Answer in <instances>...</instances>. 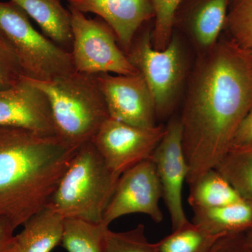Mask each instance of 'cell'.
Listing matches in <instances>:
<instances>
[{
	"label": "cell",
	"instance_id": "10",
	"mask_svg": "<svg viewBox=\"0 0 252 252\" xmlns=\"http://www.w3.org/2000/svg\"><path fill=\"white\" fill-rule=\"evenodd\" d=\"M157 170L162 199L171 220L172 230L188 223L182 192L189 174V165L182 144L180 119L175 118L165 126V134L151 158Z\"/></svg>",
	"mask_w": 252,
	"mask_h": 252
},
{
	"label": "cell",
	"instance_id": "26",
	"mask_svg": "<svg viewBox=\"0 0 252 252\" xmlns=\"http://www.w3.org/2000/svg\"><path fill=\"white\" fill-rule=\"evenodd\" d=\"M16 227L4 217H0V252H18Z\"/></svg>",
	"mask_w": 252,
	"mask_h": 252
},
{
	"label": "cell",
	"instance_id": "13",
	"mask_svg": "<svg viewBox=\"0 0 252 252\" xmlns=\"http://www.w3.org/2000/svg\"><path fill=\"white\" fill-rule=\"evenodd\" d=\"M69 7L83 14L91 13L103 20L117 36L127 54L141 28L154 21L152 0H67Z\"/></svg>",
	"mask_w": 252,
	"mask_h": 252
},
{
	"label": "cell",
	"instance_id": "17",
	"mask_svg": "<svg viewBox=\"0 0 252 252\" xmlns=\"http://www.w3.org/2000/svg\"><path fill=\"white\" fill-rule=\"evenodd\" d=\"M193 211L191 222L212 234H240L252 228V204L250 200Z\"/></svg>",
	"mask_w": 252,
	"mask_h": 252
},
{
	"label": "cell",
	"instance_id": "7",
	"mask_svg": "<svg viewBox=\"0 0 252 252\" xmlns=\"http://www.w3.org/2000/svg\"><path fill=\"white\" fill-rule=\"evenodd\" d=\"M70 12L71 54L76 72L97 75L103 73L132 75L138 71L118 42L117 36L103 20L68 8Z\"/></svg>",
	"mask_w": 252,
	"mask_h": 252
},
{
	"label": "cell",
	"instance_id": "8",
	"mask_svg": "<svg viewBox=\"0 0 252 252\" xmlns=\"http://www.w3.org/2000/svg\"><path fill=\"white\" fill-rule=\"evenodd\" d=\"M165 131V126L162 125L141 127L109 117L92 142L109 169L121 176L151 159Z\"/></svg>",
	"mask_w": 252,
	"mask_h": 252
},
{
	"label": "cell",
	"instance_id": "23",
	"mask_svg": "<svg viewBox=\"0 0 252 252\" xmlns=\"http://www.w3.org/2000/svg\"><path fill=\"white\" fill-rule=\"evenodd\" d=\"M155 17L152 32L154 48L167 47L174 34V21L177 10L183 0H152Z\"/></svg>",
	"mask_w": 252,
	"mask_h": 252
},
{
	"label": "cell",
	"instance_id": "4",
	"mask_svg": "<svg viewBox=\"0 0 252 252\" xmlns=\"http://www.w3.org/2000/svg\"><path fill=\"white\" fill-rule=\"evenodd\" d=\"M119 177L91 141L78 149L47 206L64 220L102 223Z\"/></svg>",
	"mask_w": 252,
	"mask_h": 252
},
{
	"label": "cell",
	"instance_id": "11",
	"mask_svg": "<svg viewBox=\"0 0 252 252\" xmlns=\"http://www.w3.org/2000/svg\"><path fill=\"white\" fill-rule=\"evenodd\" d=\"M96 77L109 117L141 127L157 126L153 97L140 72L132 75L103 73Z\"/></svg>",
	"mask_w": 252,
	"mask_h": 252
},
{
	"label": "cell",
	"instance_id": "21",
	"mask_svg": "<svg viewBox=\"0 0 252 252\" xmlns=\"http://www.w3.org/2000/svg\"><path fill=\"white\" fill-rule=\"evenodd\" d=\"M107 228L102 223L64 220L61 245L67 252H105L104 235Z\"/></svg>",
	"mask_w": 252,
	"mask_h": 252
},
{
	"label": "cell",
	"instance_id": "12",
	"mask_svg": "<svg viewBox=\"0 0 252 252\" xmlns=\"http://www.w3.org/2000/svg\"><path fill=\"white\" fill-rule=\"evenodd\" d=\"M27 129L56 135L47 97L28 77L16 85L0 89V127Z\"/></svg>",
	"mask_w": 252,
	"mask_h": 252
},
{
	"label": "cell",
	"instance_id": "19",
	"mask_svg": "<svg viewBox=\"0 0 252 252\" xmlns=\"http://www.w3.org/2000/svg\"><path fill=\"white\" fill-rule=\"evenodd\" d=\"M215 169L242 198L252 200V142L232 146Z\"/></svg>",
	"mask_w": 252,
	"mask_h": 252
},
{
	"label": "cell",
	"instance_id": "22",
	"mask_svg": "<svg viewBox=\"0 0 252 252\" xmlns=\"http://www.w3.org/2000/svg\"><path fill=\"white\" fill-rule=\"evenodd\" d=\"M223 32L252 61V0H229Z\"/></svg>",
	"mask_w": 252,
	"mask_h": 252
},
{
	"label": "cell",
	"instance_id": "29",
	"mask_svg": "<svg viewBox=\"0 0 252 252\" xmlns=\"http://www.w3.org/2000/svg\"><path fill=\"white\" fill-rule=\"evenodd\" d=\"M243 245L248 251L252 252V228L243 233Z\"/></svg>",
	"mask_w": 252,
	"mask_h": 252
},
{
	"label": "cell",
	"instance_id": "5",
	"mask_svg": "<svg viewBox=\"0 0 252 252\" xmlns=\"http://www.w3.org/2000/svg\"><path fill=\"white\" fill-rule=\"evenodd\" d=\"M0 31L14 48L25 77L44 81L75 72L70 51L36 31L11 0L0 1Z\"/></svg>",
	"mask_w": 252,
	"mask_h": 252
},
{
	"label": "cell",
	"instance_id": "18",
	"mask_svg": "<svg viewBox=\"0 0 252 252\" xmlns=\"http://www.w3.org/2000/svg\"><path fill=\"white\" fill-rule=\"evenodd\" d=\"M189 187L188 203L193 210L223 206L245 200L215 168L204 173Z\"/></svg>",
	"mask_w": 252,
	"mask_h": 252
},
{
	"label": "cell",
	"instance_id": "2",
	"mask_svg": "<svg viewBox=\"0 0 252 252\" xmlns=\"http://www.w3.org/2000/svg\"><path fill=\"white\" fill-rule=\"evenodd\" d=\"M78 149L56 135L0 127V217L17 228L45 208Z\"/></svg>",
	"mask_w": 252,
	"mask_h": 252
},
{
	"label": "cell",
	"instance_id": "27",
	"mask_svg": "<svg viewBox=\"0 0 252 252\" xmlns=\"http://www.w3.org/2000/svg\"><path fill=\"white\" fill-rule=\"evenodd\" d=\"M243 233L222 237L209 252H241L244 248Z\"/></svg>",
	"mask_w": 252,
	"mask_h": 252
},
{
	"label": "cell",
	"instance_id": "31",
	"mask_svg": "<svg viewBox=\"0 0 252 252\" xmlns=\"http://www.w3.org/2000/svg\"><path fill=\"white\" fill-rule=\"evenodd\" d=\"M250 202H251V203L252 204V200H250Z\"/></svg>",
	"mask_w": 252,
	"mask_h": 252
},
{
	"label": "cell",
	"instance_id": "25",
	"mask_svg": "<svg viewBox=\"0 0 252 252\" xmlns=\"http://www.w3.org/2000/svg\"><path fill=\"white\" fill-rule=\"evenodd\" d=\"M25 77L14 48L0 31V89L17 84Z\"/></svg>",
	"mask_w": 252,
	"mask_h": 252
},
{
	"label": "cell",
	"instance_id": "28",
	"mask_svg": "<svg viewBox=\"0 0 252 252\" xmlns=\"http://www.w3.org/2000/svg\"><path fill=\"white\" fill-rule=\"evenodd\" d=\"M251 142H252V108L239 127L236 135L235 136L233 145Z\"/></svg>",
	"mask_w": 252,
	"mask_h": 252
},
{
	"label": "cell",
	"instance_id": "1",
	"mask_svg": "<svg viewBox=\"0 0 252 252\" xmlns=\"http://www.w3.org/2000/svg\"><path fill=\"white\" fill-rule=\"evenodd\" d=\"M252 108V61L227 36L199 54L180 119L187 182L218 165Z\"/></svg>",
	"mask_w": 252,
	"mask_h": 252
},
{
	"label": "cell",
	"instance_id": "15",
	"mask_svg": "<svg viewBox=\"0 0 252 252\" xmlns=\"http://www.w3.org/2000/svg\"><path fill=\"white\" fill-rule=\"evenodd\" d=\"M40 27L43 34L70 51L72 44L70 12L61 0H11Z\"/></svg>",
	"mask_w": 252,
	"mask_h": 252
},
{
	"label": "cell",
	"instance_id": "14",
	"mask_svg": "<svg viewBox=\"0 0 252 252\" xmlns=\"http://www.w3.org/2000/svg\"><path fill=\"white\" fill-rule=\"evenodd\" d=\"M229 0H183L174 28L186 32L199 54L212 49L224 31Z\"/></svg>",
	"mask_w": 252,
	"mask_h": 252
},
{
	"label": "cell",
	"instance_id": "6",
	"mask_svg": "<svg viewBox=\"0 0 252 252\" xmlns=\"http://www.w3.org/2000/svg\"><path fill=\"white\" fill-rule=\"evenodd\" d=\"M149 23L136 34L127 59L142 74L153 97L157 118L168 117L175 108L186 74L183 48L178 38L172 36L166 48L158 50L152 41Z\"/></svg>",
	"mask_w": 252,
	"mask_h": 252
},
{
	"label": "cell",
	"instance_id": "30",
	"mask_svg": "<svg viewBox=\"0 0 252 252\" xmlns=\"http://www.w3.org/2000/svg\"><path fill=\"white\" fill-rule=\"evenodd\" d=\"M241 252H250L248 251V250H247V249L245 248V247H244L243 250H242Z\"/></svg>",
	"mask_w": 252,
	"mask_h": 252
},
{
	"label": "cell",
	"instance_id": "20",
	"mask_svg": "<svg viewBox=\"0 0 252 252\" xmlns=\"http://www.w3.org/2000/svg\"><path fill=\"white\" fill-rule=\"evenodd\" d=\"M223 236L212 234L189 221L154 245L158 252H209Z\"/></svg>",
	"mask_w": 252,
	"mask_h": 252
},
{
	"label": "cell",
	"instance_id": "24",
	"mask_svg": "<svg viewBox=\"0 0 252 252\" xmlns=\"http://www.w3.org/2000/svg\"><path fill=\"white\" fill-rule=\"evenodd\" d=\"M104 245L105 252H158L154 243H149L145 226L141 223L124 232H114L107 228Z\"/></svg>",
	"mask_w": 252,
	"mask_h": 252
},
{
	"label": "cell",
	"instance_id": "3",
	"mask_svg": "<svg viewBox=\"0 0 252 252\" xmlns=\"http://www.w3.org/2000/svg\"><path fill=\"white\" fill-rule=\"evenodd\" d=\"M30 80L47 97L56 135L69 147L91 142L109 117L96 75L75 71L49 81Z\"/></svg>",
	"mask_w": 252,
	"mask_h": 252
},
{
	"label": "cell",
	"instance_id": "9",
	"mask_svg": "<svg viewBox=\"0 0 252 252\" xmlns=\"http://www.w3.org/2000/svg\"><path fill=\"white\" fill-rule=\"evenodd\" d=\"M161 187L155 165L151 159L144 160L119 177L102 224L109 227L114 220L132 214L147 215L155 223H161Z\"/></svg>",
	"mask_w": 252,
	"mask_h": 252
},
{
	"label": "cell",
	"instance_id": "16",
	"mask_svg": "<svg viewBox=\"0 0 252 252\" xmlns=\"http://www.w3.org/2000/svg\"><path fill=\"white\" fill-rule=\"evenodd\" d=\"M64 220L49 206L25 222L16 235L18 252H51L61 245Z\"/></svg>",
	"mask_w": 252,
	"mask_h": 252
}]
</instances>
